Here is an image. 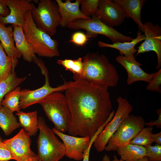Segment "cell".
Wrapping results in <instances>:
<instances>
[{"label": "cell", "mask_w": 161, "mask_h": 161, "mask_svg": "<svg viewBox=\"0 0 161 161\" xmlns=\"http://www.w3.org/2000/svg\"><path fill=\"white\" fill-rule=\"evenodd\" d=\"M21 89L18 86L9 92L5 96L1 105L13 112L20 110L19 102Z\"/></svg>", "instance_id": "obj_26"}, {"label": "cell", "mask_w": 161, "mask_h": 161, "mask_svg": "<svg viewBox=\"0 0 161 161\" xmlns=\"http://www.w3.org/2000/svg\"><path fill=\"white\" fill-rule=\"evenodd\" d=\"M88 39V38L84 33L81 32H77L72 35L69 41L78 46H83L87 42Z\"/></svg>", "instance_id": "obj_33"}, {"label": "cell", "mask_w": 161, "mask_h": 161, "mask_svg": "<svg viewBox=\"0 0 161 161\" xmlns=\"http://www.w3.org/2000/svg\"><path fill=\"white\" fill-rule=\"evenodd\" d=\"M23 28L25 37L34 52L39 56L52 58L59 56V44L57 41L36 26L31 16V11L24 16Z\"/></svg>", "instance_id": "obj_3"}, {"label": "cell", "mask_w": 161, "mask_h": 161, "mask_svg": "<svg viewBox=\"0 0 161 161\" xmlns=\"http://www.w3.org/2000/svg\"><path fill=\"white\" fill-rule=\"evenodd\" d=\"M54 128L64 133L67 131L70 120L69 108L64 95L55 92L48 95L39 103Z\"/></svg>", "instance_id": "obj_5"}, {"label": "cell", "mask_w": 161, "mask_h": 161, "mask_svg": "<svg viewBox=\"0 0 161 161\" xmlns=\"http://www.w3.org/2000/svg\"><path fill=\"white\" fill-rule=\"evenodd\" d=\"M91 17L89 20L76 19L66 27L73 30H84L88 38H94L98 35H104L113 43L130 41L133 39L130 36L122 34L113 27L107 25L101 21L95 15Z\"/></svg>", "instance_id": "obj_8"}, {"label": "cell", "mask_w": 161, "mask_h": 161, "mask_svg": "<svg viewBox=\"0 0 161 161\" xmlns=\"http://www.w3.org/2000/svg\"><path fill=\"white\" fill-rule=\"evenodd\" d=\"M145 0H114L125 14L126 18H131L137 24L138 29L143 32V24L141 19V11Z\"/></svg>", "instance_id": "obj_19"}, {"label": "cell", "mask_w": 161, "mask_h": 161, "mask_svg": "<svg viewBox=\"0 0 161 161\" xmlns=\"http://www.w3.org/2000/svg\"><path fill=\"white\" fill-rule=\"evenodd\" d=\"M54 133L62 140L65 149V156L75 160H83L90 143L88 137L73 136L61 132L54 128Z\"/></svg>", "instance_id": "obj_13"}, {"label": "cell", "mask_w": 161, "mask_h": 161, "mask_svg": "<svg viewBox=\"0 0 161 161\" xmlns=\"http://www.w3.org/2000/svg\"><path fill=\"white\" fill-rule=\"evenodd\" d=\"M16 114L18 117L20 126L30 137L35 136L38 130L37 111L26 112L20 110Z\"/></svg>", "instance_id": "obj_22"}, {"label": "cell", "mask_w": 161, "mask_h": 161, "mask_svg": "<svg viewBox=\"0 0 161 161\" xmlns=\"http://www.w3.org/2000/svg\"></svg>", "instance_id": "obj_42"}, {"label": "cell", "mask_w": 161, "mask_h": 161, "mask_svg": "<svg viewBox=\"0 0 161 161\" xmlns=\"http://www.w3.org/2000/svg\"><path fill=\"white\" fill-rule=\"evenodd\" d=\"M156 112L158 115V119L155 121H151L148 123H145V125L151 127L154 125L156 126L158 128H161V109H157L156 111Z\"/></svg>", "instance_id": "obj_35"}, {"label": "cell", "mask_w": 161, "mask_h": 161, "mask_svg": "<svg viewBox=\"0 0 161 161\" xmlns=\"http://www.w3.org/2000/svg\"><path fill=\"white\" fill-rule=\"evenodd\" d=\"M26 78L17 77L14 71L0 82V108L2 106V101L5 95L23 82Z\"/></svg>", "instance_id": "obj_25"}, {"label": "cell", "mask_w": 161, "mask_h": 161, "mask_svg": "<svg viewBox=\"0 0 161 161\" xmlns=\"http://www.w3.org/2000/svg\"><path fill=\"white\" fill-rule=\"evenodd\" d=\"M38 3L37 7L35 6L31 11L32 18L38 28L53 35L61 20L58 4L51 0H40Z\"/></svg>", "instance_id": "obj_6"}, {"label": "cell", "mask_w": 161, "mask_h": 161, "mask_svg": "<svg viewBox=\"0 0 161 161\" xmlns=\"http://www.w3.org/2000/svg\"><path fill=\"white\" fill-rule=\"evenodd\" d=\"M136 161H149L148 160L147 158L146 157H145Z\"/></svg>", "instance_id": "obj_40"}, {"label": "cell", "mask_w": 161, "mask_h": 161, "mask_svg": "<svg viewBox=\"0 0 161 161\" xmlns=\"http://www.w3.org/2000/svg\"><path fill=\"white\" fill-rule=\"evenodd\" d=\"M152 137L154 142H155L156 144L161 145V131L156 134H152Z\"/></svg>", "instance_id": "obj_38"}, {"label": "cell", "mask_w": 161, "mask_h": 161, "mask_svg": "<svg viewBox=\"0 0 161 161\" xmlns=\"http://www.w3.org/2000/svg\"><path fill=\"white\" fill-rule=\"evenodd\" d=\"M145 123L141 116L129 114L109 139L104 150L117 151L129 143L144 128Z\"/></svg>", "instance_id": "obj_7"}, {"label": "cell", "mask_w": 161, "mask_h": 161, "mask_svg": "<svg viewBox=\"0 0 161 161\" xmlns=\"http://www.w3.org/2000/svg\"><path fill=\"white\" fill-rule=\"evenodd\" d=\"M0 140H2V138H1V136L0 135Z\"/></svg>", "instance_id": "obj_41"}, {"label": "cell", "mask_w": 161, "mask_h": 161, "mask_svg": "<svg viewBox=\"0 0 161 161\" xmlns=\"http://www.w3.org/2000/svg\"><path fill=\"white\" fill-rule=\"evenodd\" d=\"M64 91L70 115L69 135L91 138L114 115L108 87L77 79Z\"/></svg>", "instance_id": "obj_1"}, {"label": "cell", "mask_w": 161, "mask_h": 161, "mask_svg": "<svg viewBox=\"0 0 161 161\" xmlns=\"http://www.w3.org/2000/svg\"><path fill=\"white\" fill-rule=\"evenodd\" d=\"M143 32L145 38L138 47L136 55L150 51L154 52L157 56V69L161 67V28L158 25H154L148 21L143 24Z\"/></svg>", "instance_id": "obj_11"}, {"label": "cell", "mask_w": 161, "mask_h": 161, "mask_svg": "<svg viewBox=\"0 0 161 161\" xmlns=\"http://www.w3.org/2000/svg\"><path fill=\"white\" fill-rule=\"evenodd\" d=\"M57 62L58 64L63 66L66 70L72 72L74 74L73 78L79 76L82 73L83 64L81 58L75 60L59 59L57 61Z\"/></svg>", "instance_id": "obj_28"}, {"label": "cell", "mask_w": 161, "mask_h": 161, "mask_svg": "<svg viewBox=\"0 0 161 161\" xmlns=\"http://www.w3.org/2000/svg\"><path fill=\"white\" fill-rule=\"evenodd\" d=\"M39 134L37 140L38 161H59L65 156V149L52 129L42 117L38 118Z\"/></svg>", "instance_id": "obj_4"}, {"label": "cell", "mask_w": 161, "mask_h": 161, "mask_svg": "<svg viewBox=\"0 0 161 161\" xmlns=\"http://www.w3.org/2000/svg\"><path fill=\"white\" fill-rule=\"evenodd\" d=\"M95 138L94 137H92L90 139V141L89 146L86 151L83 158V161H89V156L90 154V151L91 146L93 143Z\"/></svg>", "instance_id": "obj_37"}, {"label": "cell", "mask_w": 161, "mask_h": 161, "mask_svg": "<svg viewBox=\"0 0 161 161\" xmlns=\"http://www.w3.org/2000/svg\"><path fill=\"white\" fill-rule=\"evenodd\" d=\"M99 2L100 0H81L80 11L88 17L95 15Z\"/></svg>", "instance_id": "obj_30"}, {"label": "cell", "mask_w": 161, "mask_h": 161, "mask_svg": "<svg viewBox=\"0 0 161 161\" xmlns=\"http://www.w3.org/2000/svg\"><path fill=\"white\" fill-rule=\"evenodd\" d=\"M146 149V157L149 161H161V145H147Z\"/></svg>", "instance_id": "obj_31"}, {"label": "cell", "mask_w": 161, "mask_h": 161, "mask_svg": "<svg viewBox=\"0 0 161 161\" xmlns=\"http://www.w3.org/2000/svg\"><path fill=\"white\" fill-rule=\"evenodd\" d=\"M153 130L152 127H144L129 143L144 147L151 145L154 143L152 137Z\"/></svg>", "instance_id": "obj_29"}, {"label": "cell", "mask_w": 161, "mask_h": 161, "mask_svg": "<svg viewBox=\"0 0 161 161\" xmlns=\"http://www.w3.org/2000/svg\"><path fill=\"white\" fill-rule=\"evenodd\" d=\"M14 42L12 26L6 27L0 22V43L7 56L11 59L16 67L18 59L22 55L16 48Z\"/></svg>", "instance_id": "obj_18"}, {"label": "cell", "mask_w": 161, "mask_h": 161, "mask_svg": "<svg viewBox=\"0 0 161 161\" xmlns=\"http://www.w3.org/2000/svg\"><path fill=\"white\" fill-rule=\"evenodd\" d=\"M118 106L117 109L112 119L105 126L95 140L94 146L100 152L104 150L107 142L121 123L130 113L133 107L128 100L121 96L116 99Z\"/></svg>", "instance_id": "obj_9"}, {"label": "cell", "mask_w": 161, "mask_h": 161, "mask_svg": "<svg viewBox=\"0 0 161 161\" xmlns=\"http://www.w3.org/2000/svg\"><path fill=\"white\" fill-rule=\"evenodd\" d=\"M161 69H160L158 72L154 73L151 81L147 86V89L161 93Z\"/></svg>", "instance_id": "obj_32"}, {"label": "cell", "mask_w": 161, "mask_h": 161, "mask_svg": "<svg viewBox=\"0 0 161 161\" xmlns=\"http://www.w3.org/2000/svg\"><path fill=\"white\" fill-rule=\"evenodd\" d=\"M102 161H124L123 160L121 159H119L116 155H114L113 157V159L111 160L110 157L107 154H105L102 158Z\"/></svg>", "instance_id": "obj_39"}, {"label": "cell", "mask_w": 161, "mask_h": 161, "mask_svg": "<svg viewBox=\"0 0 161 161\" xmlns=\"http://www.w3.org/2000/svg\"><path fill=\"white\" fill-rule=\"evenodd\" d=\"M118 155L124 161H136L146 156L145 147L128 143L117 151Z\"/></svg>", "instance_id": "obj_24"}, {"label": "cell", "mask_w": 161, "mask_h": 161, "mask_svg": "<svg viewBox=\"0 0 161 161\" xmlns=\"http://www.w3.org/2000/svg\"><path fill=\"white\" fill-rule=\"evenodd\" d=\"M136 38L130 41L109 44L99 41L97 44L100 47H109L117 49L121 55L126 57L134 56L137 50L135 46L141 41L144 40L145 38L144 35L142 34V32L139 29Z\"/></svg>", "instance_id": "obj_21"}, {"label": "cell", "mask_w": 161, "mask_h": 161, "mask_svg": "<svg viewBox=\"0 0 161 161\" xmlns=\"http://www.w3.org/2000/svg\"><path fill=\"white\" fill-rule=\"evenodd\" d=\"M116 60L126 70L128 74L127 83L128 85L139 81L148 83L151 81L154 73L148 74L145 72L140 67L141 64L136 60L134 56L126 57L120 55Z\"/></svg>", "instance_id": "obj_16"}, {"label": "cell", "mask_w": 161, "mask_h": 161, "mask_svg": "<svg viewBox=\"0 0 161 161\" xmlns=\"http://www.w3.org/2000/svg\"><path fill=\"white\" fill-rule=\"evenodd\" d=\"M10 10L7 16H0V22L4 24H12L19 27H24V16L35 6L30 0H2Z\"/></svg>", "instance_id": "obj_14"}, {"label": "cell", "mask_w": 161, "mask_h": 161, "mask_svg": "<svg viewBox=\"0 0 161 161\" xmlns=\"http://www.w3.org/2000/svg\"><path fill=\"white\" fill-rule=\"evenodd\" d=\"M16 66L4 51L0 43V82L14 72Z\"/></svg>", "instance_id": "obj_27"}, {"label": "cell", "mask_w": 161, "mask_h": 161, "mask_svg": "<svg viewBox=\"0 0 161 161\" xmlns=\"http://www.w3.org/2000/svg\"><path fill=\"white\" fill-rule=\"evenodd\" d=\"M28 133L22 128L13 137L3 141L16 161H37L38 154L31 148V140Z\"/></svg>", "instance_id": "obj_10"}, {"label": "cell", "mask_w": 161, "mask_h": 161, "mask_svg": "<svg viewBox=\"0 0 161 161\" xmlns=\"http://www.w3.org/2000/svg\"><path fill=\"white\" fill-rule=\"evenodd\" d=\"M21 127L13 112L2 106L0 108V128L8 136Z\"/></svg>", "instance_id": "obj_23"}, {"label": "cell", "mask_w": 161, "mask_h": 161, "mask_svg": "<svg viewBox=\"0 0 161 161\" xmlns=\"http://www.w3.org/2000/svg\"><path fill=\"white\" fill-rule=\"evenodd\" d=\"M15 46L25 61L31 62L36 56L31 46L27 40L23 28L16 25H12Z\"/></svg>", "instance_id": "obj_20"}, {"label": "cell", "mask_w": 161, "mask_h": 161, "mask_svg": "<svg viewBox=\"0 0 161 161\" xmlns=\"http://www.w3.org/2000/svg\"><path fill=\"white\" fill-rule=\"evenodd\" d=\"M95 15L102 22L112 27L120 25L126 18L120 7L109 0H100Z\"/></svg>", "instance_id": "obj_15"}, {"label": "cell", "mask_w": 161, "mask_h": 161, "mask_svg": "<svg viewBox=\"0 0 161 161\" xmlns=\"http://www.w3.org/2000/svg\"><path fill=\"white\" fill-rule=\"evenodd\" d=\"M83 64L81 75L73 78L81 79L104 87H114L117 85L119 77L115 66L103 54L88 52L83 58Z\"/></svg>", "instance_id": "obj_2"}, {"label": "cell", "mask_w": 161, "mask_h": 161, "mask_svg": "<svg viewBox=\"0 0 161 161\" xmlns=\"http://www.w3.org/2000/svg\"><path fill=\"white\" fill-rule=\"evenodd\" d=\"M10 10L7 5L2 0H0V16L6 17L10 14Z\"/></svg>", "instance_id": "obj_36"}, {"label": "cell", "mask_w": 161, "mask_h": 161, "mask_svg": "<svg viewBox=\"0 0 161 161\" xmlns=\"http://www.w3.org/2000/svg\"><path fill=\"white\" fill-rule=\"evenodd\" d=\"M61 17L60 25L63 27H66L69 24L78 19H90L91 17L83 14L79 9L81 0H76L75 2L69 0H66L63 2L61 0H55Z\"/></svg>", "instance_id": "obj_17"}, {"label": "cell", "mask_w": 161, "mask_h": 161, "mask_svg": "<svg viewBox=\"0 0 161 161\" xmlns=\"http://www.w3.org/2000/svg\"><path fill=\"white\" fill-rule=\"evenodd\" d=\"M14 160L9 148L2 140L0 141V161Z\"/></svg>", "instance_id": "obj_34"}, {"label": "cell", "mask_w": 161, "mask_h": 161, "mask_svg": "<svg viewBox=\"0 0 161 161\" xmlns=\"http://www.w3.org/2000/svg\"><path fill=\"white\" fill-rule=\"evenodd\" d=\"M45 83L41 87L31 90L24 89L21 90L19 102V108L24 109L40 102L48 95L55 92L64 90L70 85L71 81L66 82L56 87L50 86L49 76L45 77Z\"/></svg>", "instance_id": "obj_12"}]
</instances>
